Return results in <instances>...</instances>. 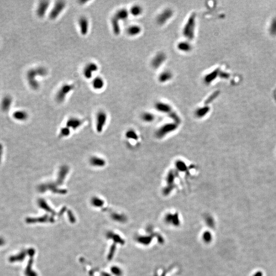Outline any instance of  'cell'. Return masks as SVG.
I'll return each mask as SVG.
<instances>
[{
    "label": "cell",
    "mask_w": 276,
    "mask_h": 276,
    "mask_svg": "<svg viewBox=\"0 0 276 276\" xmlns=\"http://www.w3.org/2000/svg\"><path fill=\"white\" fill-rule=\"evenodd\" d=\"M142 117L145 120H150L153 119V116L151 113H145L143 114Z\"/></svg>",
    "instance_id": "cell-24"
},
{
    "label": "cell",
    "mask_w": 276,
    "mask_h": 276,
    "mask_svg": "<svg viewBox=\"0 0 276 276\" xmlns=\"http://www.w3.org/2000/svg\"><path fill=\"white\" fill-rule=\"evenodd\" d=\"M219 75H220V70L218 69H215L214 71L210 72V73L207 74L204 76L203 78L204 83L207 85H210L216 79Z\"/></svg>",
    "instance_id": "cell-14"
},
{
    "label": "cell",
    "mask_w": 276,
    "mask_h": 276,
    "mask_svg": "<svg viewBox=\"0 0 276 276\" xmlns=\"http://www.w3.org/2000/svg\"><path fill=\"white\" fill-rule=\"evenodd\" d=\"M129 15V10L124 8L118 9L111 17V28L115 36H119L121 33L120 22L128 19Z\"/></svg>",
    "instance_id": "cell-2"
},
{
    "label": "cell",
    "mask_w": 276,
    "mask_h": 276,
    "mask_svg": "<svg viewBox=\"0 0 276 276\" xmlns=\"http://www.w3.org/2000/svg\"><path fill=\"white\" fill-rule=\"evenodd\" d=\"M177 49L180 52L189 53L192 50V46L189 40H182L178 42L177 45Z\"/></svg>",
    "instance_id": "cell-12"
},
{
    "label": "cell",
    "mask_w": 276,
    "mask_h": 276,
    "mask_svg": "<svg viewBox=\"0 0 276 276\" xmlns=\"http://www.w3.org/2000/svg\"><path fill=\"white\" fill-rule=\"evenodd\" d=\"M209 110V107H207V106L203 107H201V108L198 109L197 110V111H196V114H197L198 116H203L205 114H207V113H208Z\"/></svg>",
    "instance_id": "cell-23"
},
{
    "label": "cell",
    "mask_w": 276,
    "mask_h": 276,
    "mask_svg": "<svg viewBox=\"0 0 276 276\" xmlns=\"http://www.w3.org/2000/svg\"><path fill=\"white\" fill-rule=\"evenodd\" d=\"M129 14L132 16L134 17H138L142 15L143 9L142 7L140 5H134L129 9Z\"/></svg>",
    "instance_id": "cell-17"
},
{
    "label": "cell",
    "mask_w": 276,
    "mask_h": 276,
    "mask_svg": "<svg viewBox=\"0 0 276 276\" xmlns=\"http://www.w3.org/2000/svg\"><path fill=\"white\" fill-rule=\"evenodd\" d=\"M253 276H263V273L261 272H257Z\"/></svg>",
    "instance_id": "cell-26"
},
{
    "label": "cell",
    "mask_w": 276,
    "mask_h": 276,
    "mask_svg": "<svg viewBox=\"0 0 276 276\" xmlns=\"http://www.w3.org/2000/svg\"><path fill=\"white\" fill-rule=\"evenodd\" d=\"M167 59L166 55L163 52H158L152 58L151 65L154 69H157L162 67Z\"/></svg>",
    "instance_id": "cell-8"
},
{
    "label": "cell",
    "mask_w": 276,
    "mask_h": 276,
    "mask_svg": "<svg viewBox=\"0 0 276 276\" xmlns=\"http://www.w3.org/2000/svg\"><path fill=\"white\" fill-rule=\"evenodd\" d=\"M142 31L141 26L137 24H134L129 26L126 29V33L131 37H135L139 36Z\"/></svg>",
    "instance_id": "cell-13"
},
{
    "label": "cell",
    "mask_w": 276,
    "mask_h": 276,
    "mask_svg": "<svg viewBox=\"0 0 276 276\" xmlns=\"http://www.w3.org/2000/svg\"><path fill=\"white\" fill-rule=\"evenodd\" d=\"M48 74V71L46 67L43 66L36 67L30 69L27 73V80L29 84L32 89L38 90L40 84L36 79V77H46Z\"/></svg>",
    "instance_id": "cell-1"
},
{
    "label": "cell",
    "mask_w": 276,
    "mask_h": 276,
    "mask_svg": "<svg viewBox=\"0 0 276 276\" xmlns=\"http://www.w3.org/2000/svg\"><path fill=\"white\" fill-rule=\"evenodd\" d=\"M69 134H70V130L67 127L66 128H64L61 129V135L63 137L67 136L69 135Z\"/></svg>",
    "instance_id": "cell-25"
},
{
    "label": "cell",
    "mask_w": 276,
    "mask_h": 276,
    "mask_svg": "<svg viewBox=\"0 0 276 276\" xmlns=\"http://www.w3.org/2000/svg\"><path fill=\"white\" fill-rule=\"evenodd\" d=\"M66 7V3L63 1L55 2L49 14V17L51 20H55L62 14Z\"/></svg>",
    "instance_id": "cell-5"
},
{
    "label": "cell",
    "mask_w": 276,
    "mask_h": 276,
    "mask_svg": "<svg viewBox=\"0 0 276 276\" xmlns=\"http://www.w3.org/2000/svg\"><path fill=\"white\" fill-rule=\"evenodd\" d=\"M15 117L16 119H19V120H24L27 118V113L23 111H17L15 114Z\"/></svg>",
    "instance_id": "cell-21"
},
{
    "label": "cell",
    "mask_w": 276,
    "mask_h": 276,
    "mask_svg": "<svg viewBox=\"0 0 276 276\" xmlns=\"http://www.w3.org/2000/svg\"><path fill=\"white\" fill-rule=\"evenodd\" d=\"M90 162L92 166L95 167H103L106 164L105 160L103 159L96 157H91Z\"/></svg>",
    "instance_id": "cell-20"
},
{
    "label": "cell",
    "mask_w": 276,
    "mask_h": 276,
    "mask_svg": "<svg viewBox=\"0 0 276 276\" xmlns=\"http://www.w3.org/2000/svg\"><path fill=\"white\" fill-rule=\"evenodd\" d=\"M92 86L94 89L99 91L103 89L105 86V81L102 77L97 76L93 79Z\"/></svg>",
    "instance_id": "cell-16"
},
{
    "label": "cell",
    "mask_w": 276,
    "mask_h": 276,
    "mask_svg": "<svg viewBox=\"0 0 276 276\" xmlns=\"http://www.w3.org/2000/svg\"><path fill=\"white\" fill-rule=\"evenodd\" d=\"M50 5V1H42L40 2L36 10L37 16H39V18H44L46 15Z\"/></svg>",
    "instance_id": "cell-11"
},
{
    "label": "cell",
    "mask_w": 276,
    "mask_h": 276,
    "mask_svg": "<svg viewBox=\"0 0 276 276\" xmlns=\"http://www.w3.org/2000/svg\"><path fill=\"white\" fill-rule=\"evenodd\" d=\"M173 15H174V11L172 9L169 8H166L157 15V24L160 25H163L168 22V21L172 18Z\"/></svg>",
    "instance_id": "cell-7"
},
{
    "label": "cell",
    "mask_w": 276,
    "mask_h": 276,
    "mask_svg": "<svg viewBox=\"0 0 276 276\" xmlns=\"http://www.w3.org/2000/svg\"><path fill=\"white\" fill-rule=\"evenodd\" d=\"M82 120L79 119L78 118L72 117L70 118L67 122V128H73V129H76L82 125Z\"/></svg>",
    "instance_id": "cell-19"
},
{
    "label": "cell",
    "mask_w": 276,
    "mask_h": 276,
    "mask_svg": "<svg viewBox=\"0 0 276 276\" xmlns=\"http://www.w3.org/2000/svg\"><path fill=\"white\" fill-rule=\"evenodd\" d=\"M155 107L158 111L164 113H168L171 110V107L169 104L162 101H159L156 103Z\"/></svg>",
    "instance_id": "cell-18"
},
{
    "label": "cell",
    "mask_w": 276,
    "mask_h": 276,
    "mask_svg": "<svg viewBox=\"0 0 276 276\" xmlns=\"http://www.w3.org/2000/svg\"><path fill=\"white\" fill-rule=\"evenodd\" d=\"M107 121V114L104 111H100L97 113L96 117L97 131L98 132H101L103 128Z\"/></svg>",
    "instance_id": "cell-10"
},
{
    "label": "cell",
    "mask_w": 276,
    "mask_h": 276,
    "mask_svg": "<svg viewBox=\"0 0 276 276\" xmlns=\"http://www.w3.org/2000/svg\"><path fill=\"white\" fill-rule=\"evenodd\" d=\"M98 65L94 62H89L85 65L82 70V74L85 78L91 79L95 72L98 71Z\"/></svg>",
    "instance_id": "cell-6"
},
{
    "label": "cell",
    "mask_w": 276,
    "mask_h": 276,
    "mask_svg": "<svg viewBox=\"0 0 276 276\" xmlns=\"http://www.w3.org/2000/svg\"><path fill=\"white\" fill-rule=\"evenodd\" d=\"M78 25L82 36H86L90 28V22L88 18L85 16H80L78 20Z\"/></svg>",
    "instance_id": "cell-9"
},
{
    "label": "cell",
    "mask_w": 276,
    "mask_h": 276,
    "mask_svg": "<svg viewBox=\"0 0 276 276\" xmlns=\"http://www.w3.org/2000/svg\"><path fill=\"white\" fill-rule=\"evenodd\" d=\"M196 25V15L192 13L186 22L182 30V34L187 40L190 41L194 39Z\"/></svg>",
    "instance_id": "cell-3"
},
{
    "label": "cell",
    "mask_w": 276,
    "mask_h": 276,
    "mask_svg": "<svg viewBox=\"0 0 276 276\" xmlns=\"http://www.w3.org/2000/svg\"><path fill=\"white\" fill-rule=\"evenodd\" d=\"M11 102V99L10 97H5L4 99H3L2 104L3 109L7 110L9 108V106L10 105Z\"/></svg>",
    "instance_id": "cell-22"
},
{
    "label": "cell",
    "mask_w": 276,
    "mask_h": 276,
    "mask_svg": "<svg viewBox=\"0 0 276 276\" xmlns=\"http://www.w3.org/2000/svg\"><path fill=\"white\" fill-rule=\"evenodd\" d=\"M173 74L169 70H165L162 72L158 76V81L161 83H165L170 82L173 78Z\"/></svg>",
    "instance_id": "cell-15"
},
{
    "label": "cell",
    "mask_w": 276,
    "mask_h": 276,
    "mask_svg": "<svg viewBox=\"0 0 276 276\" xmlns=\"http://www.w3.org/2000/svg\"><path fill=\"white\" fill-rule=\"evenodd\" d=\"M75 86L72 83H65L58 89L55 95L56 101L59 103L64 102L67 96L75 89Z\"/></svg>",
    "instance_id": "cell-4"
}]
</instances>
